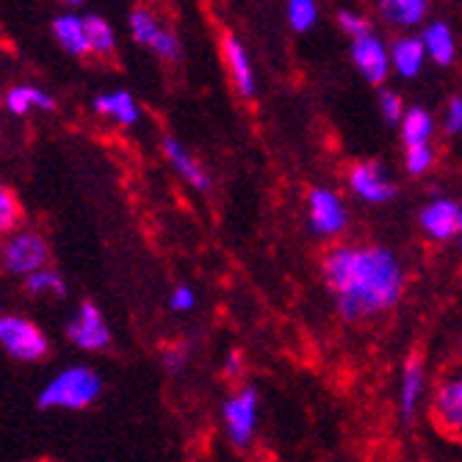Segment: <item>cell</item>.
I'll list each match as a JSON object with an SVG mask.
<instances>
[{
	"mask_svg": "<svg viewBox=\"0 0 462 462\" xmlns=\"http://www.w3.org/2000/svg\"><path fill=\"white\" fill-rule=\"evenodd\" d=\"M64 4H69V6H78V4H83V0H64Z\"/></svg>",
	"mask_w": 462,
	"mask_h": 462,
	"instance_id": "34",
	"label": "cell"
},
{
	"mask_svg": "<svg viewBox=\"0 0 462 462\" xmlns=\"http://www.w3.org/2000/svg\"><path fill=\"white\" fill-rule=\"evenodd\" d=\"M0 258H4V269L9 274L25 280L42 269H48L51 246H48V238L36 230H14L6 236L4 249H0Z\"/></svg>",
	"mask_w": 462,
	"mask_h": 462,
	"instance_id": "3",
	"label": "cell"
},
{
	"mask_svg": "<svg viewBox=\"0 0 462 462\" xmlns=\"http://www.w3.org/2000/svg\"><path fill=\"white\" fill-rule=\"evenodd\" d=\"M258 415H261V396L252 385L233 391L230 399L222 404V427L236 448H246L255 440Z\"/></svg>",
	"mask_w": 462,
	"mask_h": 462,
	"instance_id": "5",
	"label": "cell"
},
{
	"mask_svg": "<svg viewBox=\"0 0 462 462\" xmlns=\"http://www.w3.org/2000/svg\"><path fill=\"white\" fill-rule=\"evenodd\" d=\"M404 166H407V175H427L432 166H435V150L432 144L427 147H412L404 152Z\"/></svg>",
	"mask_w": 462,
	"mask_h": 462,
	"instance_id": "27",
	"label": "cell"
},
{
	"mask_svg": "<svg viewBox=\"0 0 462 462\" xmlns=\"http://www.w3.org/2000/svg\"><path fill=\"white\" fill-rule=\"evenodd\" d=\"M352 61L371 87H383L393 69L391 48L376 33H368V36L352 42Z\"/></svg>",
	"mask_w": 462,
	"mask_h": 462,
	"instance_id": "10",
	"label": "cell"
},
{
	"mask_svg": "<svg viewBox=\"0 0 462 462\" xmlns=\"http://www.w3.org/2000/svg\"><path fill=\"white\" fill-rule=\"evenodd\" d=\"M380 111H383V119H385L388 125H402L404 114H407L402 97H399L396 92H391V89H383V92H380Z\"/></svg>",
	"mask_w": 462,
	"mask_h": 462,
	"instance_id": "28",
	"label": "cell"
},
{
	"mask_svg": "<svg viewBox=\"0 0 462 462\" xmlns=\"http://www.w3.org/2000/svg\"><path fill=\"white\" fill-rule=\"evenodd\" d=\"M23 288H25L28 297H33V300H61L64 293H67L64 277L56 269H51V266L36 272V274H31V277H25Z\"/></svg>",
	"mask_w": 462,
	"mask_h": 462,
	"instance_id": "22",
	"label": "cell"
},
{
	"mask_svg": "<svg viewBox=\"0 0 462 462\" xmlns=\"http://www.w3.org/2000/svg\"><path fill=\"white\" fill-rule=\"evenodd\" d=\"M459 246H462V233H459Z\"/></svg>",
	"mask_w": 462,
	"mask_h": 462,
	"instance_id": "36",
	"label": "cell"
},
{
	"mask_svg": "<svg viewBox=\"0 0 462 462\" xmlns=\"http://www.w3.org/2000/svg\"><path fill=\"white\" fill-rule=\"evenodd\" d=\"M427 396V368L421 357H410L402 368V380H399V415L404 421H412L418 407H421Z\"/></svg>",
	"mask_w": 462,
	"mask_h": 462,
	"instance_id": "12",
	"label": "cell"
},
{
	"mask_svg": "<svg viewBox=\"0 0 462 462\" xmlns=\"http://www.w3.org/2000/svg\"><path fill=\"white\" fill-rule=\"evenodd\" d=\"M374 4L376 14L396 28H415L430 14V0H374Z\"/></svg>",
	"mask_w": 462,
	"mask_h": 462,
	"instance_id": "16",
	"label": "cell"
},
{
	"mask_svg": "<svg viewBox=\"0 0 462 462\" xmlns=\"http://www.w3.org/2000/svg\"><path fill=\"white\" fill-rule=\"evenodd\" d=\"M189 346L186 344H175V346H170L163 352V368L170 371V374H180L186 365H189Z\"/></svg>",
	"mask_w": 462,
	"mask_h": 462,
	"instance_id": "31",
	"label": "cell"
},
{
	"mask_svg": "<svg viewBox=\"0 0 462 462\" xmlns=\"http://www.w3.org/2000/svg\"><path fill=\"white\" fill-rule=\"evenodd\" d=\"M53 36H56V42L69 56H87V53H92L89 33H87V20L78 17V14H59L53 20Z\"/></svg>",
	"mask_w": 462,
	"mask_h": 462,
	"instance_id": "18",
	"label": "cell"
},
{
	"mask_svg": "<svg viewBox=\"0 0 462 462\" xmlns=\"http://www.w3.org/2000/svg\"><path fill=\"white\" fill-rule=\"evenodd\" d=\"M6 108H9V114H14V116H25V114H31L33 108H39V111H53V108H56V100H53V95H48L45 89L28 87V83H20V87H12V89L6 92Z\"/></svg>",
	"mask_w": 462,
	"mask_h": 462,
	"instance_id": "21",
	"label": "cell"
},
{
	"mask_svg": "<svg viewBox=\"0 0 462 462\" xmlns=\"http://www.w3.org/2000/svg\"><path fill=\"white\" fill-rule=\"evenodd\" d=\"M163 155H166V161L172 163V170H175L194 191H199V194H208V191H211V186H214L211 175H208L205 166L194 158V152H189L178 139H172V136H166V139H163Z\"/></svg>",
	"mask_w": 462,
	"mask_h": 462,
	"instance_id": "13",
	"label": "cell"
},
{
	"mask_svg": "<svg viewBox=\"0 0 462 462\" xmlns=\"http://www.w3.org/2000/svg\"><path fill=\"white\" fill-rule=\"evenodd\" d=\"M95 111L114 119L116 125H122V128H134V125H139V119H142L139 100L131 92H125V89L97 95L95 97Z\"/></svg>",
	"mask_w": 462,
	"mask_h": 462,
	"instance_id": "15",
	"label": "cell"
},
{
	"mask_svg": "<svg viewBox=\"0 0 462 462\" xmlns=\"http://www.w3.org/2000/svg\"><path fill=\"white\" fill-rule=\"evenodd\" d=\"M338 25H341V31H344L352 42L371 33V23H368L363 14H357V12H341V14H338Z\"/></svg>",
	"mask_w": 462,
	"mask_h": 462,
	"instance_id": "30",
	"label": "cell"
},
{
	"mask_svg": "<svg viewBox=\"0 0 462 462\" xmlns=\"http://www.w3.org/2000/svg\"><path fill=\"white\" fill-rule=\"evenodd\" d=\"M457 352H459V360H462V338H459V346H457Z\"/></svg>",
	"mask_w": 462,
	"mask_h": 462,
	"instance_id": "35",
	"label": "cell"
},
{
	"mask_svg": "<svg viewBox=\"0 0 462 462\" xmlns=\"http://www.w3.org/2000/svg\"><path fill=\"white\" fill-rule=\"evenodd\" d=\"M308 227L319 238H338L349 227V211L338 191L324 186L308 191Z\"/></svg>",
	"mask_w": 462,
	"mask_h": 462,
	"instance_id": "6",
	"label": "cell"
},
{
	"mask_svg": "<svg viewBox=\"0 0 462 462\" xmlns=\"http://www.w3.org/2000/svg\"><path fill=\"white\" fill-rule=\"evenodd\" d=\"M222 368H225L227 376H238V374H241V355H238V352H230V355L225 357V365H222Z\"/></svg>",
	"mask_w": 462,
	"mask_h": 462,
	"instance_id": "33",
	"label": "cell"
},
{
	"mask_svg": "<svg viewBox=\"0 0 462 462\" xmlns=\"http://www.w3.org/2000/svg\"><path fill=\"white\" fill-rule=\"evenodd\" d=\"M67 341L80 352H103L111 346V327L95 302H80L67 321Z\"/></svg>",
	"mask_w": 462,
	"mask_h": 462,
	"instance_id": "7",
	"label": "cell"
},
{
	"mask_svg": "<svg viewBox=\"0 0 462 462\" xmlns=\"http://www.w3.org/2000/svg\"><path fill=\"white\" fill-rule=\"evenodd\" d=\"M0 344L17 363H39L51 352V341L42 327L17 313H4V319H0Z\"/></svg>",
	"mask_w": 462,
	"mask_h": 462,
	"instance_id": "4",
	"label": "cell"
},
{
	"mask_svg": "<svg viewBox=\"0 0 462 462\" xmlns=\"http://www.w3.org/2000/svg\"><path fill=\"white\" fill-rule=\"evenodd\" d=\"M222 56H225V64L230 69V78L236 83V92L241 97H255V89H258V83H255V72H252V61H249V53L246 48L241 45V39L227 33L225 42H222Z\"/></svg>",
	"mask_w": 462,
	"mask_h": 462,
	"instance_id": "14",
	"label": "cell"
},
{
	"mask_svg": "<svg viewBox=\"0 0 462 462\" xmlns=\"http://www.w3.org/2000/svg\"><path fill=\"white\" fill-rule=\"evenodd\" d=\"M399 131H402V142L407 150L412 147H427L432 144V134H435V119L427 108H407L402 125H399Z\"/></svg>",
	"mask_w": 462,
	"mask_h": 462,
	"instance_id": "20",
	"label": "cell"
},
{
	"mask_svg": "<svg viewBox=\"0 0 462 462\" xmlns=\"http://www.w3.org/2000/svg\"><path fill=\"white\" fill-rule=\"evenodd\" d=\"M166 305H170L172 313H191L197 308V293L189 285H175L166 297Z\"/></svg>",
	"mask_w": 462,
	"mask_h": 462,
	"instance_id": "29",
	"label": "cell"
},
{
	"mask_svg": "<svg viewBox=\"0 0 462 462\" xmlns=\"http://www.w3.org/2000/svg\"><path fill=\"white\" fill-rule=\"evenodd\" d=\"M17 222H20V199L9 186H4L0 189V230L9 236L17 230Z\"/></svg>",
	"mask_w": 462,
	"mask_h": 462,
	"instance_id": "26",
	"label": "cell"
},
{
	"mask_svg": "<svg viewBox=\"0 0 462 462\" xmlns=\"http://www.w3.org/2000/svg\"><path fill=\"white\" fill-rule=\"evenodd\" d=\"M443 128L451 136H462V97L448 100L446 114H443Z\"/></svg>",
	"mask_w": 462,
	"mask_h": 462,
	"instance_id": "32",
	"label": "cell"
},
{
	"mask_svg": "<svg viewBox=\"0 0 462 462\" xmlns=\"http://www.w3.org/2000/svg\"><path fill=\"white\" fill-rule=\"evenodd\" d=\"M421 42L427 48V56L430 61H435L438 67H448L457 56V42H454V31L448 28V23L443 20H435L424 28L421 33Z\"/></svg>",
	"mask_w": 462,
	"mask_h": 462,
	"instance_id": "19",
	"label": "cell"
},
{
	"mask_svg": "<svg viewBox=\"0 0 462 462\" xmlns=\"http://www.w3.org/2000/svg\"><path fill=\"white\" fill-rule=\"evenodd\" d=\"M349 189L357 199L371 205L393 202L399 194V186L388 178L385 166L376 161H360L349 170Z\"/></svg>",
	"mask_w": 462,
	"mask_h": 462,
	"instance_id": "8",
	"label": "cell"
},
{
	"mask_svg": "<svg viewBox=\"0 0 462 462\" xmlns=\"http://www.w3.org/2000/svg\"><path fill=\"white\" fill-rule=\"evenodd\" d=\"M131 33H134V39L139 42V45H144V48H152L155 45V39L161 36V25H158V20L147 12V9H136L131 17Z\"/></svg>",
	"mask_w": 462,
	"mask_h": 462,
	"instance_id": "25",
	"label": "cell"
},
{
	"mask_svg": "<svg viewBox=\"0 0 462 462\" xmlns=\"http://www.w3.org/2000/svg\"><path fill=\"white\" fill-rule=\"evenodd\" d=\"M321 277L346 321L393 310L407 285L396 252L380 244H335L321 258Z\"/></svg>",
	"mask_w": 462,
	"mask_h": 462,
	"instance_id": "1",
	"label": "cell"
},
{
	"mask_svg": "<svg viewBox=\"0 0 462 462\" xmlns=\"http://www.w3.org/2000/svg\"><path fill=\"white\" fill-rule=\"evenodd\" d=\"M418 227L432 241H454L462 233V205L448 197L430 199L421 214H418Z\"/></svg>",
	"mask_w": 462,
	"mask_h": 462,
	"instance_id": "9",
	"label": "cell"
},
{
	"mask_svg": "<svg viewBox=\"0 0 462 462\" xmlns=\"http://www.w3.org/2000/svg\"><path fill=\"white\" fill-rule=\"evenodd\" d=\"M100 393H103V376L97 374V368L87 363H72V365L59 368L51 380L42 385L36 396V407L78 412V410L92 407L100 399Z\"/></svg>",
	"mask_w": 462,
	"mask_h": 462,
	"instance_id": "2",
	"label": "cell"
},
{
	"mask_svg": "<svg viewBox=\"0 0 462 462\" xmlns=\"http://www.w3.org/2000/svg\"><path fill=\"white\" fill-rule=\"evenodd\" d=\"M285 12L293 31L308 33L319 23V0H285Z\"/></svg>",
	"mask_w": 462,
	"mask_h": 462,
	"instance_id": "24",
	"label": "cell"
},
{
	"mask_svg": "<svg viewBox=\"0 0 462 462\" xmlns=\"http://www.w3.org/2000/svg\"><path fill=\"white\" fill-rule=\"evenodd\" d=\"M432 412L446 432L462 435V371H454L440 380L432 396Z\"/></svg>",
	"mask_w": 462,
	"mask_h": 462,
	"instance_id": "11",
	"label": "cell"
},
{
	"mask_svg": "<svg viewBox=\"0 0 462 462\" xmlns=\"http://www.w3.org/2000/svg\"><path fill=\"white\" fill-rule=\"evenodd\" d=\"M427 48L421 36H399L391 48V61H393V72L402 78H415L421 75L424 64H427Z\"/></svg>",
	"mask_w": 462,
	"mask_h": 462,
	"instance_id": "17",
	"label": "cell"
},
{
	"mask_svg": "<svg viewBox=\"0 0 462 462\" xmlns=\"http://www.w3.org/2000/svg\"><path fill=\"white\" fill-rule=\"evenodd\" d=\"M87 20V33H89V48L95 56H111L114 48H116V36H114V28L97 17V14H89V17H83Z\"/></svg>",
	"mask_w": 462,
	"mask_h": 462,
	"instance_id": "23",
	"label": "cell"
}]
</instances>
